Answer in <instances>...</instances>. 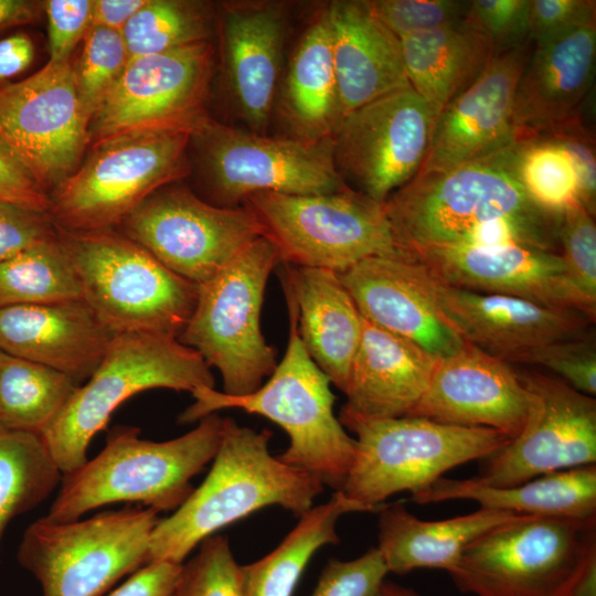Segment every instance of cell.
Masks as SVG:
<instances>
[{
	"mask_svg": "<svg viewBox=\"0 0 596 596\" xmlns=\"http://www.w3.org/2000/svg\"><path fill=\"white\" fill-rule=\"evenodd\" d=\"M273 434L223 419V432L211 469L188 499L160 519L149 542L147 563L183 564L204 539L268 505L296 517L312 508L323 485L312 475L290 467L269 451Z\"/></svg>",
	"mask_w": 596,
	"mask_h": 596,
	"instance_id": "cell-1",
	"label": "cell"
},
{
	"mask_svg": "<svg viewBox=\"0 0 596 596\" xmlns=\"http://www.w3.org/2000/svg\"><path fill=\"white\" fill-rule=\"evenodd\" d=\"M519 143L445 171L417 173L384 202L405 259L416 252L459 246L476 228L514 220L557 232L560 213L544 210L524 189Z\"/></svg>",
	"mask_w": 596,
	"mask_h": 596,
	"instance_id": "cell-2",
	"label": "cell"
},
{
	"mask_svg": "<svg viewBox=\"0 0 596 596\" xmlns=\"http://www.w3.org/2000/svg\"><path fill=\"white\" fill-rule=\"evenodd\" d=\"M289 315L286 352L256 391L231 396L215 389L192 393L195 402L180 416L182 424L200 421L223 408H238L264 416L280 426L289 437L279 456L284 464L308 472L323 486L340 491L352 467L356 444L334 416L330 380L306 351L298 331L297 310L284 289Z\"/></svg>",
	"mask_w": 596,
	"mask_h": 596,
	"instance_id": "cell-3",
	"label": "cell"
},
{
	"mask_svg": "<svg viewBox=\"0 0 596 596\" xmlns=\"http://www.w3.org/2000/svg\"><path fill=\"white\" fill-rule=\"evenodd\" d=\"M223 419L212 413L189 433L164 441L139 437L134 426H116L93 459L62 475L46 519L78 520L86 512L115 502H140L156 511L178 509L191 494V479L213 460Z\"/></svg>",
	"mask_w": 596,
	"mask_h": 596,
	"instance_id": "cell-4",
	"label": "cell"
},
{
	"mask_svg": "<svg viewBox=\"0 0 596 596\" xmlns=\"http://www.w3.org/2000/svg\"><path fill=\"white\" fill-rule=\"evenodd\" d=\"M56 230L76 273L82 299L114 336L179 337L193 312L196 284L178 276L113 228Z\"/></svg>",
	"mask_w": 596,
	"mask_h": 596,
	"instance_id": "cell-5",
	"label": "cell"
},
{
	"mask_svg": "<svg viewBox=\"0 0 596 596\" xmlns=\"http://www.w3.org/2000/svg\"><path fill=\"white\" fill-rule=\"evenodd\" d=\"M211 368L177 338L152 333L115 334L95 372L77 386L41 438L62 475L87 461L93 437L129 397L150 389L193 393L214 389Z\"/></svg>",
	"mask_w": 596,
	"mask_h": 596,
	"instance_id": "cell-6",
	"label": "cell"
},
{
	"mask_svg": "<svg viewBox=\"0 0 596 596\" xmlns=\"http://www.w3.org/2000/svg\"><path fill=\"white\" fill-rule=\"evenodd\" d=\"M339 421L355 434L356 450L342 491L375 509L401 491L427 489L448 470L487 458L509 443L486 427L448 425L423 417L372 418L340 411Z\"/></svg>",
	"mask_w": 596,
	"mask_h": 596,
	"instance_id": "cell-7",
	"label": "cell"
},
{
	"mask_svg": "<svg viewBox=\"0 0 596 596\" xmlns=\"http://www.w3.org/2000/svg\"><path fill=\"white\" fill-rule=\"evenodd\" d=\"M596 564V519L521 517L475 540L449 575L473 596H572Z\"/></svg>",
	"mask_w": 596,
	"mask_h": 596,
	"instance_id": "cell-8",
	"label": "cell"
},
{
	"mask_svg": "<svg viewBox=\"0 0 596 596\" xmlns=\"http://www.w3.org/2000/svg\"><path fill=\"white\" fill-rule=\"evenodd\" d=\"M280 263L275 245L262 236L198 285L193 312L177 339L219 370L227 395L256 391L277 365L260 311L268 277Z\"/></svg>",
	"mask_w": 596,
	"mask_h": 596,
	"instance_id": "cell-9",
	"label": "cell"
},
{
	"mask_svg": "<svg viewBox=\"0 0 596 596\" xmlns=\"http://www.w3.org/2000/svg\"><path fill=\"white\" fill-rule=\"evenodd\" d=\"M190 140L187 131H143L94 145L50 196L55 226L89 232L120 225L148 196L189 172Z\"/></svg>",
	"mask_w": 596,
	"mask_h": 596,
	"instance_id": "cell-10",
	"label": "cell"
},
{
	"mask_svg": "<svg viewBox=\"0 0 596 596\" xmlns=\"http://www.w3.org/2000/svg\"><path fill=\"white\" fill-rule=\"evenodd\" d=\"M158 513L132 507L87 520L40 518L25 530L18 561L38 579L42 596H102L147 564Z\"/></svg>",
	"mask_w": 596,
	"mask_h": 596,
	"instance_id": "cell-11",
	"label": "cell"
},
{
	"mask_svg": "<svg viewBox=\"0 0 596 596\" xmlns=\"http://www.w3.org/2000/svg\"><path fill=\"white\" fill-rule=\"evenodd\" d=\"M244 203L284 264L340 274L372 257L405 259L384 204L350 188L311 195L259 192Z\"/></svg>",
	"mask_w": 596,
	"mask_h": 596,
	"instance_id": "cell-12",
	"label": "cell"
},
{
	"mask_svg": "<svg viewBox=\"0 0 596 596\" xmlns=\"http://www.w3.org/2000/svg\"><path fill=\"white\" fill-rule=\"evenodd\" d=\"M191 140L221 206H238L259 192L311 195L349 189L334 164L332 138L267 137L207 117Z\"/></svg>",
	"mask_w": 596,
	"mask_h": 596,
	"instance_id": "cell-13",
	"label": "cell"
},
{
	"mask_svg": "<svg viewBox=\"0 0 596 596\" xmlns=\"http://www.w3.org/2000/svg\"><path fill=\"white\" fill-rule=\"evenodd\" d=\"M120 226L168 269L196 285L264 236L256 213L247 204H211L180 187L157 190Z\"/></svg>",
	"mask_w": 596,
	"mask_h": 596,
	"instance_id": "cell-14",
	"label": "cell"
},
{
	"mask_svg": "<svg viewBox=\"0 0 596 596\" xmlns=\"http://www.w3.org/2000/svg\"><path fill=\"white\" fill-rule=\"evenodd\" d=\"M209 41L129 60L88 125V143L130 132L193 131L209 117Z\"/></svg>",
	"mask_w": 596,
	"mask_h": 596,
	"instance_id": "cell-15",
	"label": "cell"
},
{
	"mask_svg": "<svg viewBox=\"0 0 596 596\" xmlns=\"http://www.w3.org/2000/svg\"><path fill=\"white\" fill-rule=\"evenodd\" d=\"M434 124L429 106L412 87L351 111L332 137L334 164L343 182L384 204L419 172Z\"/></svg>",
	"mask_w": 596,
	"mask_h": 596,
	"instance_id": "cell-16",
	"label": "cell"
},
{
	"mask_svg": "<svg viewBox=\"0 0 596 596\" xmlns=\"http://www.w3.org/2000/svg\"><path fill=\"white\" fill-rule=\"evenodd\" d=\"M526 392L528 414L520 433L487 457L477 481L508 487L545 473L596 462V401L562 380L517 370Z\"/></svg>",
	"mask_w": 596,
	"mask_h": 596,
	"instance_id": "cell-17",
	"label": "cell"
},
{
	"mask_svg": "<svg viewBox=\"0 0 596 596\" xmlns=\"http://www.w3.org/2000/svg\"><path fill=\"white\" fill-rule=\"evenodd\" d=\"M88 125L71 60L0 88V139L46 192L75 171Z\"/></svg>",
	"mask_w": 596,
	"mask_h": 596,
	"instance_id": "cell-18",
	"label": "cell"
},
{
	"mask_svg": "<svg viewBox=\"0 0 596 596\" xmlns=\"http://www.w3.org/2000/svg\"><path fill=\"white\" fill-rule=\"evenodd\" d=\"M404 270L430 308L465 342L510 364L546 344L588 332L595 318L578 310L446 285L419 264Z\"/></svg>",
	"mask_w": 596,
	"mask_h": 596,
	"instance_id": "cell-19",
	"label": "cell"
},
{
	"mask_svg": "<svg viewBox=\"0 0 596 596\" xmlns=\"http://www.w3.org/2000/svg\"><path fill=\"white\" fill-rule=\"evenodd\" d=\"M407 260L419 264L437 280L461 289L504 295L596 317L567 275L558 253L509 244L427 248Z\"/></svg>",
	"mask_w": 596,
	"mask_h": 596,
	"instance_id": "cell-20",
	"label": "cell"
},
{
	"mask_svg": "<svg viewBox=\"0 0 596 596\" xmlns=\"http://www.w3.org/2000/svg\"><path fill=\"white\" fill-rule=\"evenodd\" d=\"M531 50L528 41L494 54L478 79L439 114L418 173L445 171L515 142L513 99Z\"/></svg>",
	"mask_w": 596,
	"mask_h": 596,
	"instance_id": "cell-21",
	"label": "cell"
},
{
	"mask_svg": "<svg viewBox=\"0 0 596 596\" xmlns=\"http://www.w3.org/2000/svg\"><path fill=\"white\" fill-rule=\"evenodd\" d=\"M596 23L534 46L513 99L515 142L585 128L582 109L594 86Z\"/></svg>",
	"mask_w": 596,
	"mask_h": 596,
	"instance_id": "cell-22",
	"label": "cell"
},
{
	"mask_svg": "<svg viewBox=\"0 0 596 596\" xmlns=\"http://www.w3.org/2000/svg\"><path fill=\"white\" fill-rule=\"evenodd\" d=\"M526 414V392L512 364L466 343L437 359L424 395L407 416L491 428L513 438Z\"/></svg>",
	"mask_w": 596,
	"mask_h": 596,
	"instance_id": "cell-23",
	"label": "cell"
},
{
	"mask_svg": "<svg viewBox=\"0 0 596 596\" xmlns=\"http://www.w3.org/2000/svg\"><path fill=\"white\" fill-rule=\"evenodd\" d=\"M114 334L83 299L0 309V350L86 382Z\"/></svg>",
	"mask_w": 596,
	"mask_h": 596,
	"instance_id": "cell-24",
	"label": "cell"
},
{
	"mask_svg": "<svg viewBox=\"0 0 596 596\" xmlns=\"http://www.w3.org/2000/svg\"><path fill=\"white\" fill-rule=\"evenodd\" d=\"M324 12L342 119L382 96L411 87L401 40L368 1H334Z\"/></svg>",
	"mask_w": 596,
	"mask_h": 596,
	"instance_id": "cell-25",
	"label": "cell"
},
{
	"mask_svg": "<svg viewBox=\"0 0 596 596\" xmlns=\"http://www.w3.org/2000/svg\"><path fill=\"white\" fill-rule=\"evenodd\" d=\"M285 34L286 12L280 3L225 7L222 38L228 88L237 111L254 132H262L269 120Z\"/></svg>",
	"mask_w": 596,
	"mask_h": 596,
	"instance_id": "cell-26",
	"label": "cell"
},
{
	"mask_svg": "<svg viewBox=\"0 0 596 596\" xmlns=\"http://www.w3.org/2000/svg\"><path fill=\"white\" fill-rule=\"evenodd\" d=\"M437 358L362 317L341 409L372 418L407 416L424 395Z\"/></svg>",
	"mask_w": 596,
	"mask_h": 596,
	"instance_id": "cell-27",
	"label": "cell"
},
{
	"mask_svg": "<svg viewBox=\"0 0 596 596\" xmlns=\"http://www.w3.org/2000/svg\"><path fill=\"white\" fill-rule=\"evenodd\" d=\"M403 260L372 257L338 275L365 320L413 341L437 359L456 353L467 342L422 297Z\"/></svg>",
	"mask_w": 596,
	"mask_h": 596,
	"instance_id": "cell-28",
	"label": "cell"
},
{
	"mask_svg": "<svg viewBox=\"0 0 596 596\" xmlns=\"http://www.w3.org/2000/svg\"><path fill=\"white\" fill-rule=\"evenodd\" d=\"M283 288L297 310L298 331L312 361L344 393L362 316L334 272L285 264Z\"/></svg>",
	"mask_w": 596,
	"mask_h": 596,
	"instance_id": "cell-29",
	"label": "cell"
},
{
	"mask_svg": "<svg viewBox=\"0 0 596 596\" xmlns=\"http://www.w3.org/2000/svg\"><path fill=\"white\" fill-rule=\"evenodd\" d=\"M377 550L389 573L417 568L455 571L464 551L488 531L521 517L479 508L472 513L439 521L421 520L402 503L385 504L379 512Z\"/></svg>",
	"mask_w": 596,
	"mask_h": 596,
	"instance_id": "cell-30",
	"label": "cell"
},
{
	"mask_svg": "<svg viewBox=\"0 0 596 596\" xmlns=\"http://www.w3.org/2000/svg\"><path fill=\"white\" fill-rule=\"evenodd\" d=\"M456 499L473 500L481 508L519 515L596 519V466L550 472L508 487L487 486L475 478L440 477L411 498L419 504Z\"/></svg>",
	"mask_w": 596,
	"mask_h": 596,
	"instance_id": "cell-31",
	"label": "cell"
},
{
	"mask_svg": "<svg viewBox=\"0 0 596 596\" xmlns=\"http://www.w3.org/2000/svg\"><path fill=\"white\" fill-rule=\"evenodd\" d=\"M400 40L409 86L429 106L435 120L478 79L494 55L488 39L466 17Z\"/></svg>",
	"mask_w": 596,
	"mask_h": 596,
	"instance_id": "cell-32",
	"label": "cell"
},
{
	"mask_svg": "<svg viewBox=\"0 0 596 596\" xmlns=\"http://www.w3.org/2000/svg\"><path fill=\"white\" fill-rule=\"evenodd\" d=\"M284 106L298 138L330 139L342 121L326 12L307 28L294 51Z\"/></svg>",
	"mask_w": 596,
	"mask_h": 596,
	"instance_id": "cell-33",
	"label": "cell"
},
{
	"mask_svg": "<svg viewBox=\"0 0 596 596\" xmlns=\"http://www.w3.org/2000/svg\"><path fill=\"white\" fill-rule=\"evenodd\" d=\"M382 509L361 504L342 491H334L327 502L299 517L296 526L275 550L256 562L242 565L246 595L291 596L313 554L327 544L339 542L337 523L343 514Z\"/></svg>",
	"mask_w": 596,
	"mask_h": 596,
	"instance_id": "cell-34",
	"label": "cell"
},
{
	"mask_svg": "<svg viewBox=\"0 0 596 596\" xmlns=\"http://www.w3.org/2000/svg\"><path fill=\"white\" fill-rule=\"evenodd\" d=\"M77 386L56 370L0 350V432L41 436Z\"/></svg>",
	"mask_w": 596,
	"mask_h": 596,
	"instance_id": "cell-35",
	"label": "cell"
},
{
	"mask_svg": "<svg viewBox=\"0 0 596 596\" xmlns=\"http://www.w3.org/2000/svg\"><path fill=\"white\" fill-rule=\"evenodd\" d=\"M61 480L39 435L0 432V547L9 522L42 503Z\"/></svg>",
	"mask_w": 596,
	"mask_h": 596,
	"instance_id": "cell-36",
	"label": "cell"
},
{
	"mask_svg": "<svg viewBox=\"0 0 596 596\" xmlns=\"http://www.w3.org/2000/svg\"><path fill=\"white\" fill-rule=\"evenodd\" d=\"M72 299L82 290L58 235L0 262V309Z\"/></svg>",
	"mask_w": 596,
	"mask_h": 596,
	"instance_id": "cell-37",
	"label": "cell"
},
{
	"mask_svg": "<svg viewBox=\"0 0 596 596\" xmlns=\"http://www.w3.org/2000/svg\"><path fill=\"white\" fill-rule=\"evenodd\" d=\"M210 18L199 2L146 0L121 30L129 60L209 41Z\"/></svg>",
	"mask_w": 596,
	"mask_h": 596,
	"instance_id": "cell-38",
	"label": "cell"
},
{
	"mask_svg": "<svg viewBox=\"0 0 596 596\" xmlns=\"http://www.w3.org/2000/svg\"><path fill=\"white\" fill-rule=\"evenodd\" d=\"M517 142L519 177L536 204L561 213L578 201L575 166L561 140L538 138Z\"/></svg>",
	"mask_w": 596,
	"mask_h": 596,
	"instance_id": "cell-39",
	"label": "cell"
},
{
	"mask_svg": "<svg viewBox=\"0 0 596 596\" xmlns=\"http://www.w3.org/2000/svg\"><path fill=\"white\" fill-rule=\"evenodd\" d=\"M128 62L120 31L102 26L88 29L82 54L73 65L77 96L88 124Z\"/></svg>",
	"mask_w": 596,
	"mask_h": 596,
	"instance_id": "cell-40",
	"label": "cell"
},
{
	"mask_svg": "<svg viewBox=\"0 0 596 596\" xmlns=\"http://www.w3.org/2000/svg\"><path fill=\"white\" fill-rule=\"evenodd\" d=\"M182 564L174 596H247L228 539L213 534Z\"/></svg>",
	"mask_w": 596,
	"mask_h": 596,
	"instance_id": "cell-41",
	"label": "cell"
},
{
	"mask_svg": "<svg viewBox=\"0 0 596 596\" xmlns=\"http://www.w3.org/2000/svg\"><path fill=\"white\" fill-rule=\"evenodd\" d=\"M557 240L570 279L596 308V225L594 215L579 201L560 213Z\"/></svg>",
	"mask_w": 596,
	"mask_h": 596,
	"instance_id": "cell-42",
	"label": "cell"
},
{
	"mask_svg": "<svg viewBox=\"0 0 596 596\" xmlns=\"http://www.w3.org/2000/svg\"><path fill=\"white\" fill-rule=\"evenodd\" d=\"M519 364L544 366L574 390L593 397L596 394V343L590 332L533 350Z\"/></svg>",
	"mask_w": 596,
	"mask_h": 596,
	"instance_id": "cell-43",
	"label": "cell"
},
{
	"mask_svg": "<svg viewBox=\"0 0 596 596\" xmlns=\"http://www.w3.org/2000/svg\"><path fill=\"white\" fill-rule=\"evenodd\" d=\"M372 12L398 38L465 19L470 1L370 0Z\"/></svg>",
	"mask_w": 596,
	"mask_h": 596,
	"instance_id": "cell-44",
	"label": "cell"
},
{
	"mask_svg": "<svg viewBox=\"0 0 596 596\" xmlns=\"http://www.w3.org/2000/svg\"><path fill=\"white\" fill-rule=\"evenodd\" d=\"M530 0H472L466 20L475 25L499 54L529 41Z\"/></svg>",
	"mask_w": 596,
	"mask_h": 596,
	"instance_id": "cell-45",
	"label": "cell"
},
{
	"mask_svg": "<svg viewBox=\"0 0 596 596\" xmlns=\"http://www.w3.org/2000/svg\"><path fill=\"white\" fill-rule=\"evenodd\" d=\"M387 573L377 547L351 561L330 560L311 596H373Z\"/></svg>",
	"mask_w": 596,
	"mask_h": 596,
	"instance_id": "cell-46",
	"label": "cell"
},
{
	"mask_svg": "<svg viewBox=\"0 0 596 596\" xmlns=\"http://www.w3.org/2000/svg\"><path fill=\"white\" fill-rule=\"evenodd\" d=\"M593 0H530L529 41L542 46L583 26L595 24Z\"/></svg>",
	"mask_w": 596,
	"mask_h": 596,
	"instance_id": "cell-47",
	"label": "cell"
},
{
	"mask_svg": "<svg viewBox=\"0 0 596 596\" xmlns=\"http://www.w3.org/2000/svg\"><path fill=\"white\" fill-rule=\"evenodd\" d=\"M56 235L50 213L0 201V262Z\"/></svg>",
	"mask_w": 596,
	"mask_h": 596,
	"instance_id": "cell-48",
	"label": "cell"
},
{
	"mask_svg": "<svg viewBox=\"0 0 596 596\" xmlns=\"http://www.w3.org/2000/svg\"><path fill=\"white\" fill-rule=\"evenodd\" d=\"M92 0H49L44 2L47 17L49 62L71 60V53L91 28Z\"/></svg>",
	"mask_w": 596,
	"mask_h": 596,
	"instance_id": "cell-49",
	"label": "cell"
},
{
	"mask_svg": "<svg viewBox=\"0 0 596 596\" xmlns=\"http://www.w3.org/2000/svg\"><path fill=\"white\" fill-rule=\"evenodd\" d=\"M0 201L50 213V195L1 139Z\"/></svg>",
	"mask_w": 596,
	"mask_h": 596,
	"instance_id": "cell-50",
	"label": "cell"
},
{
	"mask_svg": "<svg viewBox=\"0 0 596 596\" xmlns=\"http://www.w3.org/2000/svg\"><path fill=\"white\" fill-rule=\"evenodd\" d=\"M181 566L169 561L149 562L108 596H174Z\"/></svg>",
	"mask_w": 596,
	"mask_h": 596,
	"instance_id": "cell-51",
	"label": "cell"
},
{
	"mask_svg": "<svg viewBox=\"0 0 596 596\" xmlns=\"http://www.w3.org/2000/svg\"><path fill=\"white\" fill-rule=\"evenodd\" d=\"M552 139L561 140L567 148L577 175L578 201L595 216L596 173L593 135H574Z\"/></svg>",
	"mask_w": 596,
	"mask_h": 596,
	"instance_id": "cell-52",
	"label": "cell"
},
{
	"mask_svg": "<svg viewBox=\"0 0 596 596\" xmlns=\"http://www.w3.org/2000/svg\"><path fill=\"white\" fill-rule=\"evenodd\" d=\"M34 45L25 33L0 40V82L23 72L33 61Z\"/></svg>",
	"mask_w": 596,
	"mask_h": 596,
	"instance_id": "cell-53",
	"label": "cell"
},
{
	"mask_svg": "<svg viewBox=\"0 0 596 596\" xmlns=\"http://www.w3.org/2000/svg\"><path fill=\"white\" fill-rule=\"evenodd\" d=\"M146 0H93L91 26L120 31Z\"/></svg>",
	"mask_w": 596,
	"mask_h": 596,
	"instance_id": "cell-54",
	"label": "cell"
},
{
	"mask_svg": "<svg viewBox=\"0 0 596 596\" xmlns=\"http://www.w3.org/2000/svg\"><path fill=\"white\" fill-rule=\"evenodd\" d=\"M39 6L28 0H0V30L25 24L36 19Z\"/></svg>",
	"mask_w": 596,
	"mask_h": 596,
	"instance_id": "cell-55",
	"label": "cell"
},
{
	"mask_svg": "<svg viewBox=\"0 0 596 596\" xmlns=\"http://www.w3.org/2000/svg\"><path fill=\"white\" fill-rule=\"evenodd\" d=\"M373 596H421L414 589L384 579Z\"/></svg>",
	"mask_w": 596,
	"mask_h": 596,
	"instance_id": "cell-56",
	"label": "cell"
}]
</instances>
